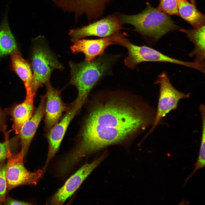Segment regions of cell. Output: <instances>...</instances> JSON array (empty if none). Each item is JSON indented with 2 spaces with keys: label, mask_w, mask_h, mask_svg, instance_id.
I'll return each instance as SVG.
<instances>
[{
  "label": "cell",
  "mask_w": 205,
  "mask_h": 205,
  "mask_svg": "<svg viewBox=\"0 0 205 205\" xmlns=\"http://www.w3.org/2000/svg\"><path fill=\"white\" fill-rule=\"evenodd\" d=\"M155 115L150 107L143 110L121 102H110L97 106L89 116L81 140L67 155L68 160L75 165L87 155L121 141L139 129L152 126Z\"/></svg>",
  "instance_id": "6da1fadb"
},
{
  "label": "cell",
  "mask_w": 205,
  "mask_h": 205,
  "mask_svg": "<svg viewBox=\"0 0 205 205\" xmlns=\"http://www.w3.org/2000/svg\"><path fill=\"white\" fill-rule=\"evenodd\" d=\"M114 59V57L102 55L91 61L79 63L70 62V82L78 90L75 101L85 102L91 90L109 69Z\"/></svg>",
  "instance_id": "7a4b0ae2"
},
{
  "label": "cell",
  "mask_w": 205,
  "mask_h": 205,
  "mask_svg": "<svg viewBox=\"0 0 205 205\" xmlns=\"http://www.w3.org/2000/svg\"><path fill=\"white\" fill-rule=\"evenodd\" d=\"M120 17L123 24L133 25L135 31L152 38L155 41L168 32L178 28L166 14L149 5L140 13L132 15H122Z\"/></svg>",
  "instance_id": "3957f363"
},
{
  "label": "cell",
  "mask_w": 205,
  "mask_h": 205,
  "mask_svg": "<svg viewBox=\"0 0 205 205\" xmlns=\"http://www.w3.org/2000/svg\"><path fill=\"white\" fill-rule=\"evenodd\" d=\"M32 50L31 60L33 73L31 90L35 95L38 88L49 81L53 71L56 69H62L63 67L43 46L36 44Z\"/></svg>",
  "instance_id": "277c9868"
},
{
  "label": "cell",
  "mask_w": 205,
  "mask_h": 205,
  "mask_svg": "<svg viewBox=\"0 0 205 205\" xmlns=\"http://www.w3.org/2000/svg\"><path fill=\"white\" fill-rule=\"evenodd\" d=\"M23 151L21 149L17 153L9 151L7 159L6 177L7 191L19 186H36L43 173L42 170L30 172L25 167Z\"/></svg>",
  "instance_id": "5b68a950"
},
{
  "label": "cell",
  "mask_w": 205,
  "mask_h": 205,
  "mask_svg": "<svg viewBox=\"0 0 205 205\" xmlns=\"http://www.w3.org/2000/svg\"><path fill=\"white\" fill-rule=\"evenodd\" d=\"M119 45L126 48L128 56L124 60L126 66L132 69L139 63L144 62H159L173 63L196 69L197 63L175 59L166 56L159 51L145 46H139L133 44L126 38Z\"/></svg>",
  "instance_id": "8992f818"
},
{
  "label": "cell",
  "mask_w": 205,
  "mask_h": 205,
  "mask_svg": "<svg viewBox=\"0 0 205 205\" xmlns=\"http://www.w3.org/2000/svg\"><path fill=\"white\" fill-rule=\"evenodd\" d=\"M155 83L159 85V97L155 120L148 134L153 132L163 117L171 111L177 108L180 100L188 98L190 95V93L186 94L176 89L164 73L158 76Z\"/></svg>",
  "instance_id": "52a82bcc"
},
{
  "label": "cell",
  "mask_w": 205,
  "mask_h": 205,
  "mask_svg": "<svg viewBox=\"0 0 205 205\" xmlns=\"http://www.w3.org/2000/svg\"><path fill=\"white\" fill-rule=\"evenodd\" d=\"M122 24L120 16L113 15L87 25L71 29L69 34L73 41L90 36L104 38L119 33Z\"/></svg>",
  "instance_id": "ba28073f"
},
{
  "label": "cell",
  "mask_w": 205,
  "mask_h": 205,
  "mask_svg": "<svg viewBox=\"0 0 205 205\" xmlns=\"http://www.w3.org/2000/svg\"><path fill=\"white\" fill-rule=\"evenodd\" d=\"M105 153L91 163L84 165L65 182L64 185L51 198L50 203L62 205L71 196L92 171L106 156Z\"/></svg>",
  "instance_id": "9c48e42d"
},
{
  "label": "cell",
  "mask_w": 205,
  "mask_h": 205,
  "mask_svg": "<svg viewBox=\"0 0 205 205\" xmlns=\"http://www.w3.org/2000/svg\"><path fill=\"white\" fill-rule=\"evenodd\" d=\"M84 103L75 101L61 120L50 129L47 137L49 150L46 163L42 170L44 173L45 172L49 163L58 151L70 122Z\"/></svg>",
  "instance_id": "30bf717a"
},
{
  "label": "cell",
  "mask_w": 205,
  "mask_h": 205,
  "mask_svg": "<svg viewBox=\"0 0 205 205\" xmlns=\"http://www.w3.org/2000/svg\"><path fill=\"white\" fill-rule=\"evenodd\" d=\"M126 33H119L109 36L96 40L77 39L71 47L72 52H82L85 56L86 60L91 61L98 56L102 55L105 49L109 46L119 44Z\"/></svg>",
  "instance_id": "8fae6325"
},
{
  "label": "cell",
  "mask_w": 205,
  "mask_h": 205,
  "mask_svg": "<svg viewBox=\"0 0 205 205\" xmlns=\"http://www.w3.org/2000/svg\"><path fill=\"white\" fill-rule=\"evenodd\" d=\"M46 84L45 123L46 129L49 130L58 122L66 107L61 99L60 91L54 88L49 81Z\"/></svg>",
  "instance_id": "7c38bea8"
},
{
  "label": "cell",
  "mask_w": 205,
  "mask_h": 205,
  "mask_svg": "<svg viewBox=\"0 0 205 205\" xmlns=\"http://www.w3.org/2000/svg\"><path fill=\"white\" fill-rule=\"evenodd\" d=\"M46 95L42 96L38 106L31 118L21 126L19 133L24 157L27 155L33 138L45 114Z\"/></svg>",
  "instance_id": "4fadbf2b"
},
{
  "label": "cell",
  "mask_w": 205,
  "mask_h": 205,
  "mask_svg": "<svg viewBox=\"0 0 205 205\" xmlns=\"http://www.w3.org/2000/svg\"><path fill=\"white\" fill-rule=\"evenodd\" d=\"M34 96H26L24 101L22 103L16 104L5 112L12 117L13 123V129L16 134H19L23 124L29 120L33 114Z\"/></svg>",
  "instance_id": "5bb4252c"
},
{
  "label": "cell",
  "mask_w": 205,
  "mask_h": 205,
  "mask_svg": "<svg viewBox=\"0 0 205 205\" xmlns=\"http://www.w3.org/2000/svg\"><path fill=\"white\" fill-rule=\"evenodd\" d=\"M10 55L11 68L23 81L26 88V96H35L31 92L33 73L29 63L23 58L17 48Z\"/></svg>",
  "instance_id": "9a60e30c"
},
{
  "label": "cell",
  "mask_w": 205,
  "mask_h": 205,
  "mask_svg": "<svg viewBox=\"0 0 205 205\" xmlns=\"http://www.w3.org/2000/svg\"><path fill=\"white\" fill-rule=\"evenodd\" d=\"M191 30L182 29L180 31L185 33L194 46V50L189 54L190 56L195 57V62L205 64V25Z\"/></svg>",
  "instance_id": "2e32d148"
},
{
  "label": "cell",
  "mask_w": 205,
  "mask_h": 205,
  "mask_svg": "<svg viewBox=\"0 0 205 205\" xmlns=\"http://www.w3.org/2000/svg\"><path fill=\"white\" fill-rule=\"evenodd\" d=\"M178 15L195 28L204 25L205 16L199 11L195 5L186 0H177Z\"/></svg>",
  "instance_id": "e0dca14e"
},
{
  "label": "cell",
  "mask_w": 205,
  "mask_h": 205,
  "mask_svg": "<svg viewBox=\"0 0 205 205\" xmlns=\"http://www.w3.org/2000/svg\"><path fill=\"white\" fill-rule=\"evenodd\" d=\"M16 48L15 40L9 26L6 12L0 24V60L10 54Z\"/></svg>",
  "instance_id": "ac0fdd59"
},
{
  "label": "cell",
  "mask_w": 205,
  "mask_h": 205,
  "mask_svg": "<svg viewBox=\"0 0 205 205\" xmlns=\"http://www.w3.org/2000/svg\"><path fill=\"white\" fill-rule=\"evenodd\" d=\"M110 0H74L76 8L81 12H93L104 8Z\"/></svg>",
  "instance_id": "d6986e66"
},
{
  "label": "cell",
  "mask_w": 205,
  "mask_h": 205,
  "mask_svg": "<svg viewBox=\"0 0 205 205\" xmlns=\"http://www.w3.org/2000/svg\"><path fill=\"white\" fill-rule=\"evenodd\" d=\"M9 134H5V141L0 142V164L5 161L8 153L17 147L20 140L19 134L11 139L8 137Z\"/></svg>",
  "instance_id": "ffe728a7"
},
{
  "label": "cell",
  "mask_w": 205,
  "mask_h": 205,
  "mask_svg": "<svg viewBox=\"0 0 205 205\" xmlns=\"http://www.w3.org/2000/svg\"><path fill=\"white\" fill-rule=\"evenodd\" d=\"M205 123H202V128L201 142L200 148L198 159L196 163L194 164L195 167L194 170L185 179V181L186 183L188 180L193 176L198 170L203 168L205 165Z\"/></svg>",
  "instance_id": "44dd1931"
},
{
  "label": "cell",
  "mask_w": 205,
  "mask_h": 205,
  "mask_svg": "<svg viewBox=\"0 0 205 205\" xmlns=\"http://www.w3.org/2000/svg\"><path fill=\"white\" fill-rule=\"evenodd\" d=\"M157 9L165 14L178 15L177 0H160Z\"/></svg>",
  "instance_id": "7402d4cb"
},
{
  "label": "cell",
  "mask_w": 205,
  "mask_h": 205,
  "mask_svg": "<svg viewBox=\"0 0 205 205\" xmlns=\"http://www.w3.org/2000/svg\"><path fill=\"white\" fill-rule=\"evenodd\" d=\"M6 169V163L4 161L0 164V204H4L7 192Z\"/></svg>",
  "instance_id": "603a6c76"
},
{
  "label": "cell",
  "mask_w": 205,
  "mask_h": 205,
  "mask_svg": "<svg viewBox=\"0 0 205 205\" xmlns=\"http://www.w3.org/2000/svg\"><path fill=\"white\" fill-rule=\"evenodd\" d=\"M6 114L0 107V131L5 132L7 128Z\"/></svg>",
  "instance_id": "cb8c5ba5"
},
{
  "label": "cell",
  "mask_w": 205,
  "mask_h": 205,
  "mask_svg": "<svg viewBox=\"0 0 205 205\" xmlns=\"http://www.w3.org/2000/svg\"><path fill=\"white\" fill-rule=\"evenodd\" d=\"M29 203L15 200L10 197L6 196L4 204L5 205H29Z\"/></svg>",
  "instance_id": "d4e9b609"
},
{
  "label": "cell",
  "mask_w": 205,
  "mask_h": 205,
  "mask_svg": "<svg viewBox=\"0 0 205 205\" xmlns=\"http://www.w3.org/2000/svg\"><path fill=\"white\" fill-rule=\"evenodd\" d=\"M191 3L193 5H195V0H190Z\"/></svg>",
  "instance_id": "484cf974"
}]
</instances>
